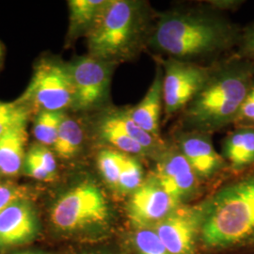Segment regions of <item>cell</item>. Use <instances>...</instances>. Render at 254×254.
<instances>
[{
  "label": "cell",
  "mask_w": 254,
  "mask_h": 254,
  "mask_svg": "<svg viewBox=\"0 0 254 254\" xmlns=\"http://www.w3.org/2000/svg\"><path fill=\"white\" fill-rule=\"evenodd\" d=\"M17 102L43 111H63L73 106L74 91L69 68L53 63L39 65L27 90Z\"/></svg>",
  "instance_id": "6"
},
{
  "label": "cell",
  "mask_w": 254,
  "mask_h": 254,
  "mask_svg": "<svg viewBox=\"0 0 254 254\" xmlns=\"http://www.w3.org/2000/svg\"><path fill=\"white\" fill-rule=\"evenodd\" d=\"M1 52H2V50H1V46H0V58H1Z\"/></svg>",
  "instance_id": "31"
},
{
  "label": "cell",
  "mask_w": 254,
  "mask_h": 254,
  "mask_svg": "<svg viewBox=\"0 0 254 254\" xmlns=\"http://www.w3.org/2000/svg\"><path fill=\"white\" fill-rule=\"evenodd\" d=\"M200 241L210 250L254 245V173L204 202Z\"/></svg>",
  "instance_id": "1"
},
{
  "label": "cell",
  "mask_w": 254,
  "mask_h": 254,
  "mask_svg": "<svg viewBox=\"0 0 254 254\" xmlns=\"http://www.w3.org/2000/svg\"><path fill=\"white\" fill-rule=\"evenodd\" d=\"M109 203L100 189L84 182L67 191L55 203L51 221L64 232H76L108 223Z\"/></svg>",
  "instance_id": "5"
},
{
  "label": "cell",
  "mask_w": 254,
  "mask_h": 254,
  "mask_svg": "<svg viewBox=\"0 0 254 254\" xmlns=\"http://www.w3.org/2000/svg\"><path fill=\"white\" fill-rule=\"evenodd\" d=\"M74 91L73 107L91 109L99 104L109 87V71L104 61L84 57L68 66Z\"/></svg>",
  "instance_id": "10"
},
{
  "label": "cell",
  "mask_w": 254,
  "mask_h": 254,
  "mask_svg": "<svg viewBox=\"0 0 254 254\" xmlns=\"http://www.w3.org/2000/svg\"><path fill=\"white\" fill-rule=\"evenodd\" d=\"M210 78L202 67L172 59L165 63L163 102L165 112L173 114L191 103Z\"/></svg>",
  "instance_id": "7"
},
{
  "label": "cell",
  "mask_w": 254,
  "mask_h": 254,
  "mask_svg": "<svg viewBox=\"0 0 254 254\" xmlns=\"http://www.w3.org/2000/svg\"><path fill=\"white\" fill-rule=\"evenodd\" d=\"M224 156L231 167L240 171L254 164V128L242 127L225 139Z\"/></svg>",
  "instance_id": "16"
},
{
  "label": "cell",
  "mask_w": 254,
  "mask_h": 254,
  "mask_svg": "<svg viewBox=\"0 0 254 254\" xmlns=\"http://www.w3.org/2000/svg\"><path fill=\"white\" fill-rule=\"evenodd\" d=\"M27 190L13 183L0 185V215L12 203L27 199Z\"/></svg>",
  "instance_id": "25"
},
{
  "label": "cell",
  "mask_w": 254,
  "mask_h": 254,
  "mask_svg": "<svg viewBox=\"0 0 254 254\" xmlns=\"http://www.w3.org/2000/svg\"><path fill=\"white\" fill-rule=\"evenodd\" d=\"M183 155L193 171L200 177H209L220 170L223 159L217 153L210 139L201 135H187L180 138Z\"/></svg>",
  "instance_id": "13"
},
{
  "label": "cell",
  "mask_w": 254,
  "mask_h": 254,
  "mask_svg": "<svg viewBox=\"0 0 254 254\" xmlns=\"http://www.w3.org/2000/svg\"><path fill=\"white\" fill-rule=\"evenodd\" d=\"M144 27L141 4L127 0L106 1L89 29L91 57L101 61L129 54Z\"/></svg>",
  "instance_id": "4"
},
{
  "label": "cell",
  "mask_w": 254,
  "mask_h": 254,
  "mask_svg": "<svg viewBox=\"0 0 254 254\" xmlns=\"http://www.w3.org/2000/svg\"><path fill=\"white\" fill-rule=\"evenodd\" d=\"M106 1L72 0L69 2L71 29L73 33L89 28L93 24Z\"/></svg>",
  "instance_id": "19"
},
{
  "label": "cell",
  "mask_w": 254,
  "mask_h": 254,
  "mask_svg": "<svg viewBox=\"0 0 254 254\" xmlns=\"http://www.w3.org/2000/svg\"><path fill=\"white\" fill-rule=\"evenodd\" d=\"M181 203L164 190L153 176L131 194L127 216L136 230L153 229L170 216Z\"/></svg>",
  "instance_id": "9"
},
{
  "label": "cell",
  "mask_w": 254,
  "mask_h": 254,
  "mask_svg": "<svg viewBox=\"0 0 254 254\" xmlns=\"http://www.w3.org/2000/svg\"><path fill=\"white\" fill-rule=\"evenodd\" d=\"M203 209L204 203L196 206L179 205L153 228L170 254H197Z\"/></svg>",
  "instance_id": "8"
},
{
  "label": "cell",
  "mask_w": 254,
  "mask_h": 254,
  "mask_svg": "<svg viewBox=\"0 0 254 254\" xmlns=\"http://www.w3.org/2000/svg\"><path fill=\"white\" fill-rule=\"evenodd\" d=\"M37 219L26 200L9 205L0 215V247L21 245L36 236Z\"/></svg>",
  "instance_id": "12"
},
{
  "label": "cell",
  "mask_w": 254,
  "mask_h": 254,
  "mask_svg": "<svg viewBox=\"0 0 254 254\" xmlns=\"http://www.w3.org/2000/svg\"><path fill=\"white\" fill-rule=\"evenodd\" d=\"M254 69L246 64L228 65L213 76L191 101L186 119L191 127L217 129L236 121L251 91Z\"/></svg>",
  "instance_id": "3"
},
{
  "label": "cell",
  "mask_w": 254,
  "mask_h": 254,
  "mask_svg": "<svg viewBox=\"0 0 254 254\" xmlns=\"http://www.w3.org/2000/svg\"><path fill=\"white\" fill-rule=\"evenodd\" d=\"M39 254V253H23V254Z\"/></svg>",
  "instance_id": "30"
},
{
  "label": "cell",
  "mask_w": 254,
  "mask_h": 254,
  "mask_svg": "<svg viewBox=\"0 0 254 254\" xmlns=\"http://www.w3.org/2000/svg\"><path fill=\"white\" fill-rule=\"evenodd\" d=\"M27 140L26 126L0 136V173L7 176L18 174L24 163Z\"/></svg>",
  "instance_id": "15"
},
{
  "label": "cell",
  "mask_w": 254,
  "mask_h": 254,
  "mask_svg": "<svg viewBox=\"0 0 254 254\" xmlns=\"http://www.w3.org/2000/svg\"><path fill=\"white\" fill-rule=\"evenodd\" d=\"M28 153L32 154L34 157H36L37 160L46 169L47 173L51 174L53 177L56 176L57 163H56L54 154L51 153L50 150H48L45 145L41 144V145L33 146Z\"/></svg>",
  "instance_id": "26"
},
{
  "label": "cell",
  "mask_w": 254,
  "mask_h": 254,
  "mask_svg": "<svg viewBox=\"0 0 254 254\" xmlns=\"http://www.w3.org/2000/svg\"><path fill=\"white\" fill-rule=\"evenodd\" d=\"M132 243L136 254H171L154 229L136 230Z\"/></svg>",
  "instance_id": "24"
},
{
  "label": "cell",
  "mask_w": 254,
  "mask_h": 254,
  "mask_svg": "<svg viewBox=\"0 0 254 254\" xmlns=\"http://www.w3.org/2000/svg\"><path fill=\"white\" fill-rule=\"evenodd\" d=\"M82 141L81 127L77 122L65 116L53 145L56 153L64 159L72 158L80 150Z\"/></svg>",
  "instance_id": "18"
},
{
  "label": "cell",
  "mask_w": 254,
  "mask_h": 254,
  "mask_svg": "<svg viewBox=\"0 0 254 254\" xmlns=\"http://www.w3.org/2000/svg\"><path fill=\"white\" fill-rule=\"evenodd\" d=\"M29 109L16 102H0V136L16 127L27 126Z\"/></svg>",
  "instance_id": "22"
},
{
  "label": "cell",
  "mask_w": 254,
  "mask_h": 254,
  "mask_svg": "<svg viewBox=\"0 0 254 254\" xmlns=\"http://www.w3.org/2000/svg\"><path fill=\"white\" fill-rule=\"evenodd\" d=\"M236 120L248 124H254V83L246 97Z\"/></svg>",
  "instance_id": "28"
},
{
  "label": "cell",
  "mask_w": 254,
  "mask_h": 254,
  "mask_svg": "<svg viewBox=\"0 0 254 254\" xmlns=\"http://www.w3.org/2000/svg\"><path fill=\"white\" fill-rule=\"evenodd\" d=\"M65 115L63 111H46L37 116L33 133L42 145H54L61 125Z\"/></svg>",
  "instance_id": "20"
},
{
  "label": "cell",
  "mask_w": 254,
  "mask_h": 254,
  "mask_svg": "<svg viewBox=\"0 0 254 254\" xmlns=\"http://www.w3.org/2000/svg\"><path fill=\"white\" fill-rule=\"evenodd\" d=\"M243 52L252 60H254V27L250 29L243 39Z\"/></svg>",
  "instance_id": "29"
},
{
  "label": "cell",
  "mask_w": 254,
  "mask_h": 254,
  "mask_svg": "<svg viewBox=\"0 0 254 254\" xmlns=\"http://www.w3.org/2000/svg\"><path fill=\"white\" fill-rule=\"evenodd\" d=\"M234 27L225 21L191 12H169L160 16L151 44L173 59H187L216 53L236 41Z\"/></svg>",
  "instance_id": "2"
},
{
  "label": "cell",
  "mask_w": 254,
  "mask_h": 254,
  "mask_svg": "<svg viewBox=\"0 0 254 254\" xmlns=\"http://www.w3.org/2000/svg\"><path fill=\"white\" fill-rule=\"evenodd\" d=\"M163 102V73L157 70L151 87L144 98L127 113L136 125L148 134L158 138L161 105Z\"/></svg>",
  "instance_id": "14"
},
{
  "label": "cell",
  "mask_w": 254,
  "mask_h": 254,
  "mask_svg": "<svg viewBox=\"0 0 254 254\" xmlns=\"http://www.w3.org/2000/svg\"><path fill=\"white\" fill-rule=\"evenodd\" d=\"M154 177L164 190L179 203L191 196L197 188V174L182 153L165 155L157 165Z\"/></svg>",
  "instance_id": "11"
},
{
  "label": "cell",
  "mask_w": 254,
  "mask_h": 254,
  "mask_svg": "<svg viewBox=\"0 0 254 254\" xmlns=\"http://www.w3.org/2000/svg\"><path fill=\"white\" fill-rule=\"evenodd\" d=\"M143 184V169L134 157L126 154L119 180L118 190L133 193Z\"/></svg>",
  "instance_id": "23"
},
{
  "label": "cell",
  "mask_w": 254,
  "mask_h": 254,
  "mask_svg": "<svg viewBox=\"0 0 254 254\" xmlns=\"http://www.w3.org/2000/svg\"><path fill=\"white\" fill-rule=\"evenodd\" d=\"M126 154L113 150H104L98 154L97 165L105 181L118 190L119 180Z\"/></svg>",
  "instance_id": "21"
},
{
  "label": "cell",
  "mask_w": 254,
  "mask_h": 254,
  "mask_svg": "<svg viewBox=\"0 0 254 254\" xmlns=\"http://www.w3.org/2000/svg\"><path fill=\"white\" fill-rule=\"evenodd\" d=\"M99 132L105 141L116 147L121 153L126 154H148L142 146L128 136L126 131L119 126L113 114H109L101 121Z\"/></svg>",
  "instance_id": "17"
},
{
  "label": "cell",
  "mask_w": 254,
  "mask_h": 254,
  "mask_svg": "<svg viewBox=\"0 0 254 254\" xmlns=\"http://www.w3.org/2000/svg\"><path fill=\"white\" fill-rule=\"evenodd\" d=\"M25 169L29 176L40 181L50 182L55 178L46 172V169L37 160L36 157L29 153L25 159Z\"/></svg>",
  "instance_id": "27"
}]
</instances>
